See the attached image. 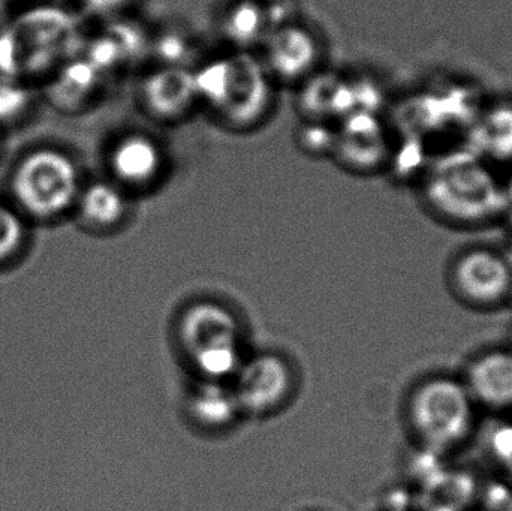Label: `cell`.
<instances>
[{
    "instance_id": "cell-14",
    "label": "cell",
    "mask_w": 512,
    "mask_h": 511,
    "mask_svg": "<svg viewBox=\"0 0 512 511\" xmlns=\"http://www.w3.org/2000/svg\"><path fill=\"white\" fill-rule=\"evenodd\" d=\"M98 80V69L86 60H75L69 63L59 78L51 84L47 95L50 101L59 108L78 107L87 95L95 89Z\"/></svg>"
},
{
    "instance_id": "cell-8",
    "label": "cell",
    "mask_w": 512,
    "mask_h": 511,
    "mask_svg": "<svg viewBox=\"0 0 512 511\" xmlns=\"http://www.w3.org/2000/svg\"><path fill=\"white\" fill-rule=\"evenodd\" d=\"M140 93L144 110L162 122L182 119L198 101L194 72L185 66H164L150 72Z\"/></svg>"
},
{
    "instance_id": "cell-1",
    "label": "cell",
    "mask_w": 512,
    "mask_h": 511,
    "mask_svg": "<svg viewBox=\"0 0 512 511\" xmlns=\"http://www.w3.org/2000/svg\"><path fill=\"white\" fill-rule=\"evenodd\" d=\"M475 401L465 381L438 377L426 381L411 399V423L424 446L444 452L462 444L474 429Z\"/></svg>"
},
{
    "instance_id": "cell-9",
    "label": "cell",
    "mask_w": 512,
    "mask_h": 511,
    "mask_svg": "<svg viewBox=\"0 0 512 511\" xmlns=\"http://www.w3.org/2000/svg\"><path fill=\"white\" fill-rule=\"evenodd\" d=\"M318 57V42L313 33L289 23L268 35L264 68L280 80L297 81L312 72Z\"/></svg>"
},
{
    "instance_id": "cell-22",
    "label": "cell",
    "mask_w": 512,
    "mask_h": 511,
    "mask_svg": "<svg viewBox=\"0 0 512 511\" xmlns=\"http://www.w3.org/2000/svg\"><path fill=\"white\" fill-rule=\"evenodd\" d=\"M27 104V92L20 87L0 84V119L17 116Z\"/></svg>"
},
{
    "instance_id": "cell-11",
    "label": "cell",
    "mask_w": 512,
    "mask_h": 511,
    "mask_svg": "<svg viewBox=\"0 0 512 511\" xmlns=\"http://www.w3.org/2000/svg\"><path fill=\"white\" fill-rule=\"evenodd\" d=\"M74 21L62 9L36 8L20 15L11 33L21 50H53L59 53L71 36Z\"/></svg>"
},
{
    "instance_id": "cell-19",
    "label": "cell",
    "mask_w": 512,
    "mask_h": 511,
    "mask_svg": "<svg viewBox=\"0 0 512 511\" xmlns=\"http://www.w3.org/2000/svg\"><path fill=\"white\" fill-rule=\"evenodd\" d=\"M487 450L493 461L512 479V422L496 423L489 429Z\"/></svg>"
},
{
    "instance_id": "cell-6",
    "label": "cell",
    "mask_w": 512,
    "mask_h": 511,
    "mask_svg": "<svg viewBox=\"0 0 512 511\" xmlns=\"http://www.w3.org/2000/svg\"><path fill=\"white\" fill-rule=\"evenodd\" d=\"M234 387L240 408L255 414L277 410L288 399L292 378L288 365L276 356H256L242 363Z\"/></svg>"
},
{
    "instance_id": "cell-12",
    "label": "cell",
    "mask_w": 512,
    "mask_h": 511,
    "mask_svg": "<svg viewBox=\"0 0 512 511\" xmlns=\"http://www.w3.org/2000/svg\"><path fill=\"white\" fill-rule=\"evenodd\" d=\"M78 213L86 227L113 230L128 213L126 192L116 183L95 182L78 195Z\"/></svg>"
},
{
    "instance_id": "cell-20",
    "label": "cell",
    "mask_w": 512,
    "mask_h": 511,
    "mask_svg": "<svg viewBox=\"0 0 512 511\" xmlns=\"http://www.w3.org/2000/svg\"><path fill=\"white\" fill-rule=\"evenodd\" d=\"M189 50L188 38L179 33H165L158 39V56L167 63L165 66H182L180 59H185Z\"/></svg>"
},
{
    "instance_id": "cell-3",
    "label": "cell",
    "mask_w": 512,
    "mask_h": 511,
    "mask_svg": "<svg viewBox=\"0 0 512 511\" xmlns=\"http://www.w3.org/2000/svg\"><path fill=\"white\" fill-rule=\"evenodd\" d=\"M180 341L195 369L209 381L236 375L242 366L239 323L222 306H192L183 315Z\"/></svg>"
},
{
    "instance_id": "cell-16",
    "label": "cell",
    "mask_w": 512,
    "mask_h": 511,
    "mask_svg": "<svg viewBox=\"0 0 512 511\" xmlns=\"http://www.w3.org/2000/svg\"><path fill=\"white\" fill-rule=\"evenodd\" d=\"M339 81L331 74L318 75L313 83L303 87L298 108L304 111L306 120H325V116H330L331 101Z\"/></svg>"
},
{
    "instance_id": "cell-13",
    "label": "cell",
    "mask_w": 512,
    "mask_h": 511,
    "mask_svg": "<svg viewBox=\"0 0 512 511\" xmlns=\"http://www.w3.org/2000/svg\"><path fill=\"white\" fill-rule=\"evenodd\" d=\"M242 410L233 389L219 381H209L191 398V413L198 423L207 428H224L233 422Z\"/></svg>"
},
{
    "instance_id": "cell-4",
    "label": "cell",
    "mask_w": 512,
    "mask_h": 511,
    "mask_svg": "<svg viewBox=\"0 0 512 511\" xmlns=\"http://www.w3.org/2000/svg\"><path fill=\"white\" fill-rule=\"evenodd\" d=\"M230 63L227 89L216 113L230 128H251L270 107L268 72L262 63L246 53L230 57Z\"/></svg>"
},
{
    "instance_id": "cell-7",
    "label": "cell",
    "mask_w": 512,
    "mask_h": 511,
    "mask_svg": "<svg viewBox=\"0 0 512 511\" xmlns=\"http://www.w3.org/2000/svg\"><path fill=\"white\" fill-rule=\"evenodd\" d=\"M454 281L469 302L495 305L512 294L511 264L496 252L471 251L457 263Z\"/></svg>"
},
{
    "instance_id": "cell-2",
    "label": "cell",
    "mask_w": 512,
    "mask_h": 511,
    "mask_svg": "<svg viewBox=\"0 0 512 511\" xmlns=\"http://www.w3.org/2000/svg\"><path fill=\"white\" fill-rule=\"evenodd\" d=\"M12 195L27 216L50 221L65 215L80 195L74 161L63 152L41 149L29 153L12 174Z\"/></svg>"
},
{
    "instance_id": "cell-21",
    "label": "cell",
    "mask_w": 512,
    "mask_h": 511,
    "mask_svg": "<svg viewBox=\"0 0 512 511\" xmlns=\"http://www.w3.org/2000/svg\"><path fill=\"white\" fill-rule=\"evenodd\" d=\"M0 72L6 75L21 72V48L11 32L0 35Z\"/></svg>"
},
{
    "instance_id": "cell-18",
    "label": "cell",
    "mask_w": 512,
    "mask_h": 511,
    "mask_svg": "<svg viewBox=\"0 0 512 511\" xmlns=\"http://www.w3.org/2000/svg\"><path fill=\"white\" fill-rule=\"evenodd\" d=\"M337 131L325 125L324 120H307L297 131V144L304 153L312 156L333 153Z\"/></svg>"
},
{
    "instance_id": "cell-17",
    "label": "cell",
    "mask_w": 512,
    "mask_h": 511,
    "mask_svg": "<svg viewBox=\"0 0 512 511\" xmlns=\"http://www.w3.org/2000/svg\"><path fill=\"white\" fill-rule=\"evenodd\" d=\"M26 242V230L20 216L6 206H0V266L11 263Z\"/></svg>"
},
{
    "instance_id": "cell-5",
    "label": "cell",
    "mask_w": 512,
    "mask_h": 511,
    "mask_svg": "<svg viewBox=\"0 0 512 511\" xmlns=\"http://www.w3.org/2000/svg\"><path fill=\"white\" fill-rule=\"evenodd\" d=\"M167 165L164 147L152 135L129 132L114 141L108 153V168L123 191H144L156 185Z\"/></svg>"
},
{
    "instance_id": "cell-15",
    "label": "cell",
    "mask_w": 512,
    "mask_h": 511,
    "mask_svg": "<svg viewBox=\"0 0 512 511\" xmlns=\"http://www.w3.org/2000/svg\"><path fill=\"white\" fill-rule=\"evenodd\" d=\"M267 24L265 6L259 5L255 0H240L225 12L222 29L233 44L245 48L252 42L265 38Z\"/></svg>"
},
{
    "instance_id": "cell-23",
    "label": "cell",
    "mask_w": 512,
    "mask_h": 511,
    "mask_svg": "<svg viewBox=\"0 0 512 511\" xmlns=\"http://www.w3.org/2000/svg\"><path fill=\"white\" fill-rule=\"evenodd\" d=\"M501 511H512V495L504 501V504L501 506Z\"/></svg>"
},
{
    "instance_id": "cell-10",
    "label": "cell",
    "mask_w": 512,
    "mask_h": 511,
    "mask_svg": "<svg viewBox=\"0 0 512 511\" xmlns=\"http://www.w3.org/2000/svg\"><path fill=\"white\" fill-rule=\"evenodd\" d=\"M475 404L512 408V351H490L475 359L465 380Z\"/></svg>"
}]
</instances>
